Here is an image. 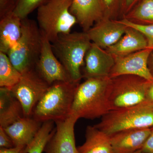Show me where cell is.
I'll return each instance as SVG.
<instances>
[{
    "mask_svg": "<svg viewBox=\"0 0 153 153\" xmlns=\"http://www.w3.org/2000/svg\"><path fill=\"white\" fill-rule=\"evenodd\" d=\"M149 128L123 131L110 135L114 153H134L140 150L152 131Z\"/></svg>",
    "mask_w": 153,
    "mask_h": 153,
    "instance_id": "5bb4252c",
    "label": "cell"
},
{
    "mask_svg": "<svg viewBox=\"0 0 153 153\" xmlns=\"http://www.w3.org/2000/svg\"><path fill=\"white\" fill-rule=\"evenodd\" d=\"M140 150L145 153H153V127L150 135Z\"/></svg>",
    "mask_w": 153,
    "mask_h": 153,
    "instance_id": "83f0119b",
    "label": "cell"
},
{
    "mask_svg": "<svg viewBox=\"0 0 153 153\" xmlns=\"http://www.w3.org/2000/svg\"><path fill=\"white\" fill-rule=\"evenodd\" d=\"M91 43L84 31L60 34L51 43L55 56L74 82H80L83 78L81 68Z\"/></svg>",
    "mask_w": 153,
    "mask_h": 153,
    "instance_id": "3957f363",
    "label": "cell"
},
{
    "mask_svg": "<svg viewBox=\"0 0 153 153\" xmlns=\"http://www.w3.org/2000/svg\"><path fill=\"white\" fill-rule=\"evenodd\" d=\"M14 147L15 146L10 137L3 127L0 126V147L10 149Z\"/></svg>",
    "mask_w": 153,
    "mask_h": 153,
    "instance_id": "4316f807",
    "label": "cell"
},
{
    "mask_svg": "<svg viewBox=\"0 0 153 153\" xmlns=\"http://www.w3.org/2000/svg\"><path fill=\"white\" fill-rule=\"evenodd\" d=\"M104 4L105 7L108 10H111L115 0H101Z\"/></svg>",
    "mask_w": 153,
    "mask_h": 153,
    "instance_id": "4dcf8cb0",
    "label": "cell"
},
{
    "mask_svg": "<svg viewBox=\"0 0 153 153\" xmlns=\"http://www.w3.org/2000/svg\"><path fill=\"white\" fill-rule=\"evenodd\" d=\"M105 8L101 0H73L70 12L86 32L104 18Z\"/></svg>",
    "mask_w": 153,
    "mask_h": 153,
    "instance_id": "9a60e30c",
    "label": "cell"
},
{
    "mask_svg": "<svg viewBox=\"0 0 153 153\" xmlns=\"http://www.w3.org/2000/svg\"><path fill=\"white\" fill-rule=\"evenodd\" d=\"M49 0H14L15 8L13 13L23 19L28 18L32 12L38 9Z\"/></svg>",
    "mask_w": 153,
    "mask_h": 153,
    "instance_id": "cb8c5ba5",
    "label": "cell"
},
{
    "mask_svg": "<svg viewBox=\"0 0 153 153\" xmlns=\"http://www.w3.org/2000/svg\"><path fill=\"white\" fill-rule=\"evenodd\" d=\"M151 57H152V59H151L152 61H151V68L149 69L153 75V54L151 55Z\"/></svg>",
    "mask_w": 153,
    "mask_h": 153,
    "instance_id": "d6a6232c",
    "label": "cell"
},
{
    "mask_svg": "<svg viewBox=\"0 0 153 153\" xmlns=\"http://www.w3.org/2000/svg\"><path fill=\"white\" fill-rule=\"evenodd\" d=\"M22 74L14 67L7 54L0 52V86L11 90L19 82Z\"/></svg>",
    "mask_w": 153,
    "mask_h": 153,
    "instance_id": "44dd1931",
    "label": "cell"
},
{
    "mask_svg": "<svg viewBox=\"0 0 153 153\" xmlns=\"http://www.w3.org/2000/svg\"><path fill=\"white\" fill-rule=\"evenodd\" d=\"M73 0H49L37 9V24L43 36L51 43L60 34L71 33L77 23L70 8Z\"/></svg>",
    "mask_w": 153,
    "mask_h": 153,
    "instance_id": "5b68a950",
    "label": "cell"
},
{
    "mask_svg": "<svg viewBox=\"0 0 153 153\" xmlns=\"http://www.w3.org/2000/svg\"><path fill=\"white\" fill-rule=\"evenodd\" d=\"M126 19L143 25H153V0H143Z\"/></svg>",
    "mask_w": 153,
    "mask_h": 153,
    "instance_id": "603a6c76",
    "label": "cell"
},
{
    "mask_svg": "<svg viewBox=\"0 0 153 153\" xmlns=\"http://www.w3.org/2000/svg\"><path fill=\"white\" fill-rule=\"evenodd\" d=\"M42 36V49L35 67L36 71L49 85L58 81H73L54 54L51 42Z\"/></svg>",
    "mask_w": 153,
    "mask_h": 153,
    "instance_id": "8fae6325",
    "label": "cell"
},
{
    "mask_svg": "<svg viewBox=\"0 0 153 153\" xmlns=\"http://www.w3.org/2000/svg\"><path fill=\"white\" fill-rule=\"evenodd\" d=\"M147 46L146 38L142 33L134 28L127 27L120 40L107 48L106 51L115 58L147 49Z\"/></svg>",
    "mask_w": 153,
    "mask_h": 153,
    "instance_id": "e0dca14e",
    "label": "cell"
},
{
    "mask_svg": "<svg viewBox=\"0 0 153 153\" xmlns=\"http://www.w3.org/2000/svg\"><path fill=\"white\" fill-rule=\"evenodd\" d=\"M85 63L82 77H107L114 66L115 59L106 50L92 42L85 55Z\"/></svg>",
    "mask_w": 153,
    "mask_h": 153,
    "instance_id": "4fadbf2b",
    "label": "cell"
},
{
    "mask_svg": "<svg viewBox=\"0 0 153 153\" xmlns=\"http://www.w3.org/2000/svg\"><path fill=\"white\" fill-rule=\"evenodd\" d=\"M85 143L77 147L79 153H114L110 137L94 126L86 127Z\"/></svg>",
    "mask_w": 153,
    "mask_h": 153,
    "instance_id": "ffe728a7",
    "label": "cell"
},
{
    "mask_svg": "<svg viewBox=\"0 0 153 153\" xmlns=\"http://www.w3.org/2000/svg\"><path fill=\"white\" fill-rule=\"evenodd\" d=\"M42 124L32 116H24L3 128L10 137L15 146H27L33 141Z\"/></svg>",
    "mask_w": 153,
    "mask_h": 153,
    "instance_id": "2e32d148",
    "label": "cell"
},
{
    "mask_svg": "<svg viewBox=\"0 0 153 153\" xmlns=\"http://www.w3.org/2000/svg\"><path fill=\"white\" fill-rule=\"evenodd\" d=\"M109 76L86 79L77 86L70 114L78 118L102 117L111 110Z\"/></svg>",
    "mask_w": 153,
    "mask_h": 153,
    "instance_id": "6da1fadb",
    "label": "cell"
},
{
    "mask_svg": "<svg viewBox=\"0 0 153 153\" xmlns=\"http://www.w3.org/2000/svg\"><path fill=\"white\" fill-rule=\"evenodd\" d=\"M78 117L70 114L62 120L55 122V130L47 143L45 153H79L75 144L74 126Z\"/></svg>",
    "mask_w": 153,
    "mask_h": 153,
    "instance_id": "30bf717a",
    "label": "cell"
},
{
    "mask_svg": "<svg viewBox=\"0 0 153 153\" xmlns=\"http://www.w3.org/2000/svg\"><path fill=\"white\" fill-rule=\"evenodd\" d=\"M14 8V0H0V19L13 12Z\"/></svg>",
    "mask_w": 153,
    "mask_h": 153,
    "instance_id": "484cf974",
    "label": "cell"
},
{
    "mask_svg": "<svg viewBox=\"0 0 153 153\" xmlns=\"http://www.w3.org/2000/svg\"><path fill=\"white\" fill-rule=\"evenodd\" d=\"M43 36L37 22L28 18L22 20V35L8 52L11 63L21 73L35 68L41 55Z\"/></svg>",
    "mask_w": 153,
    "mask_h": 153,
    "instance_id": "277c9868",
    "label": "cell"
},
{
    "mask_svg": "<svg viewBox=\"0 0 153 153\" xmlns=\"http://www.w3.org/2000/svg\"><path fill=\"white\" fill-rule=\"evenodd\" d=\"M55 122L48 121L42 123L34 140L27 146V153H42L55 130Z\"/></svg>",
    "mask_w": 153,
    "mask_h": 153,
    "instance_id": "7402d4cb",
    "label": "cell"
},
{
    "mask_svg": "<svg viewBox=\"0 0 153 153\" xmlns=\"http://www.w3.org/2000/svg\"><path fill=\"white\" fill-rule=\"evenodd\" d=\"M94 126L108 135L123 131L152 127L153 105L145 102L110 111Z\"/></svg>",
    "mask_w": 153,
    "mask_h": 153,
    "instance_id": "8992f818",
    "label": "cell"
},
{
    "mask_svg": "<svg viewBox=\"0 0 153 153\" xmlns=\"http://www.w3.org/2000/svg\"><path fill=\"white\" fill-rule=\"evenodd\" d=\"M111 79V110L131 107L146 102L147 92L152 82L132 75H121Z\"/></svg>",
    "mask_w": 153,
    "mask_h": 153,
    "instance_id": "52a82bcc",
    "label": "cell"
},
{
    "mask_svg": "<svg viewBox=\"0 0 153 153\" xmlns=\"http://www.w3.org/2000/svg\"><path fill=\"white\" fill-rule=\"evenodd\" d=\"M118 22L127 27L134 28L142 33L147 41V49L153 51V25L137 24L126 19L119 20Z\"/></svg>",
    "mask_w": 153,
    "mask_h": 153,
    "instance_id": "d4e9b609",
    "label": "cell"
},
{
    "mask_svg": "<svg viewBox=\"0 0 153 153\" xmlns=\"http://www.w3.org/2000/svg\"><path fill=\"white\" fill-rule=\"evenodd\" d=\"M145 102L153 105V83H151L148 88Z\"/></svg>",
    "mask_w": 153,
    "mask_h": 153,
    "instance_id": "f546056e",
    "label": "cell"
},
{
    "mask_svg": "<svg viewBox=\"0 0 153 153\" xmlns=\"http://www.w3.org/2000/svg\"><path fill=\"white\" fill-rule=\"evenodd\" d=\"M137 0H125V6L127 8H129L134 4Z\"/></svg>",
    "mask_w": 153,
    "mask_h": 153,
    "instance_id": "1f68e13d",
    "label": "cell"
},
{
    "mask_svg": "<svg viewBox=\"0 0 153 153\" xmlns=\"http://www.w3.org/2000/svg\"><path fill=\"white\" fill-rule=\"evenodd\" d=\"M27 146H19L10 149L1 148L0 153H27Z\"/></svg>",
    "mask_w": 153,
    "mask_h": 153,
    "instance_id": "f1b7e54d",
    "label": "cell"
},
{
    "mask_svg": "<svg viewBox=\"0 0 153 153\" xmlns=\"http://www.w3.org/2000/svg\"><path fill=\"white\" fill-rule=\"evenodd\" d=\"M79 83L58 81L51 84L36 105L32 116L41 123L48 121L55 122L68 117Z\"/></svg>",
    "mask_w": 153,
    "mask_h": 153,
    "instance_id": "7a4b0ae2",
    "label": "cell"
},
{
    "mask_svg": "<svg viewBox=\"0 0 153 153\" xmlns=\"http://www.w3.org/2000/svg\"><path fill=\"white\" fill-rule=\"evenodd\" d=\"M50 85L35 68L22 74L19 82L11 91L22 104L25 116H32L36 105Z\"/></svg>",
    "mask_w": 153,
    "mask_h": 153,
    "instance_id": "ba28073f",
    "label": "cell"
},
{
    "mask_svg": "<svg viewBox=\"0 0 153 153\" xmlns=\"http://www.w3.org/2000/svg\"><path fill=\"white\" fill-rule=\"evenodd\" d=\"M25 116L20 102L12 94L11 90L0 88V126L5 128Z\"/></svg>",
    "mask_w": 153,
    "mask_h": 153,
    "instance_id": "d6986e66",
    "label": "cell"
},
{
    "mask_svg": "<svg viewBox=\"0 0 153 153\" xmlns=\"http://www.w3.org/2000/svg\"><path fill=\"white\" fill-rule=\"evenodd\" d=\"M134 153H145L143 152H141V151L140 150H138V151H137V152H134Z\"/></svg>",
    "mask_w": 153,
    "mask_h": 153,
    "instance_id": "836d02e7",
    "label": "cell"
},
{
    "mask_svg": "<svg viewBox=\"0 0 153 153\" xmlns=\"http://www.w3.org/2000/svg\"><path fill=\"white\" fill-rule=\"evenodd\" d=\"M127 28V26L118 21L104 18L95 23L86 33L92 43L106 49L120 40Z\"/></svg>",
    "mask_w": 153,
    "mask_h": 153,
    "instance_id": "7c38bea8",
    "label": "cell"
},
{
    "mask_svg": "<svg viewBox=\"0 0 153 153\" xmlns=\"http://www.w3.org/2000/svg\"><path fill=\"white\" fill-rule=\"evenodd\" d=\"M152 51L146 49L126 56L115 57L110 78L123 75H135L153 83V75L148 66V60Z\"/></svg>",
    "mask_w": 153,
    "mask_h": 153,
    "instance_id": "9c48e42d",
    "label": "cell"
},
{
    "mask_svg": "<svg viewBox=\"0 0 153 153\" xmlns=\"http://www.w3.org/2000/svg\"><path fill=\"white\" fill-rule=\"evenodd\" d=\"M22 19L13 12L0 19V52L7 54L22 35Z\"/></svg>",
    "mask_w": 153,
    "mask_h": 153,
    "instance_id": "ac0fdd59",
    "label": "cell"
}]
</instances>
